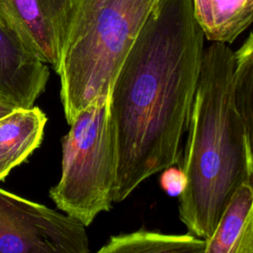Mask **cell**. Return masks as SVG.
Returning <instances> with one entry per match:
<instances>
[{
    "instance_id": "cell-1",
    "label": "cell",
    "mask_w": 253,
    "mask_h": 253,
    "mask_svg": "<svg viewBox=\"0 0 253 253\" xmlns=\"http://www.w3.org/2000/svg\"><path fill=\"white\" fill-rule=\"evenodd\" d=\"M205 35L192 0H157L111 91L118 145L115 203L181 157Z\"/></svg>"
},
{
    "instance_id": "cell-2",
    "label": "cell",
    "mask_w": 253,
    "mask_h": 253,
    "mask_svg": "<svg viewBox=\"0 0 253 253\" xmlns=\"http://www.w3.org/2000/svg\"><path fill=\"white\" fill-rule=\"evenodd\" d=\"M234 51L222 42L205 48L187 128L178 197L181 221L207 239L243 182L253 178V152L233 91Z\"/></svg>"
},
{
    "instance_id": "cell-3",
    "label": "cell",
    "mask_w": 253,
    "mask_h": 253,
    "mask_svg": "<svg viewBox=\"0 0 253 253\" xmlns=\"http://www.w3.org/2000/svg\"><path fill=\"white\" fill-rule=\"evenodd\" d=\"M157 0H106L67 36L56 73L70 124L96 99L111 94L116 77Z\"/></svg>"
},
{
    "instance_id": "cell-4",
    "label": "cell",
    "mask_w": 253,
    "mask_h": 253,
    "mask_svg": "<svg viewBox=\"0 0 253 253\" xmlns=\"http://www.w3.org/2000/svg\"><path fill=\"white\" fill-rule=\"evenodd\" d=\"M111 94L83 109L62 139L61 176L49 191L64 213L85 226L112 209L118 174V145Z\"/></svg>"
},
{
    "instance_id": "cell-5",
    "label": "cell",
    "mask_w": 253,
    "mask_h": 253,
    "mask_svg": "<svg viewBox=\"0 0 253 253\" xmlns=\"http://www.w3.org/2000/svg\"><path fill=\"white\" fill-rule=\"evenodd\" d=\"M89 251L82 222L0 188V253Z\"/></svg>"
},
{
    "instance_id": "cell-6",
    "label": "cell",
    "mask_w": 253,
    "mask_h": 253,
    "mask_svg": "<svg viewBox=\"0 0 253 253\" xmlns=\"http://www.w3.org/2000/svg\"><path fill=\"white\" fill-rule=\"evenodd\" d=\"M77 0H0V14L33 50L58 70Z\"/></svg>"
},
{
    "instance_id": "cell-7",
    "label": "cell",
    "mask_w": 253,
    "mask_h": 253,
    "mask_svg": "<svg viewBox=\"0 0 253 253\" xmlns=\"http://www.w3.org/2000/svg\"><path fill=\"white\" fill-rule=\"evenodd\" d=\"M48 78V65L0 14V101L16 109L31 108Z\"/></svg>"
},
{
    "instance_id": "cell-8",
    "label": "cell",
    "mask_w": 253,
    "mask_h": 253,
    "mask_svg": "<svg viewBox=\"0 0 253 253\" xmlns=\"http://www.w3.org/2000/svg\"><path fill=\"white\" fill-rule=\"evenodd\" d=\"M205 240V253H253V178L235 190Z\"/></svg>"
},
{
    "instance_id": "cell-9",
    "label": "cell",
    "mask_w": 253,
    "mask_h": 253,
    "mask_svg": "<svg viewBox=\"0 0 253 253\" xmlns=\"http://www.w3.org/2000/svg\"><path fill=\"white\" fill-rule=\"evenodd\" d=\"M46 122L35 106L15 109L0 119V181L40 146Z\"/></svg>"
},
{
    "instance_id": "cell-10",
    "label": "cell",
    "mask_w": 253,
    "mask_h": 253,
    "mask_svg": "<svg viewBox=\"0 0 253 253\" xmlns=\"http://www.w3.org/2000/svg\"><path fill=\"white\" fill-rule=\"evenodd\" d=\"M194 16L212 42L231 43L253 22V0H192Z\"/></svg>"
},
{
    "instance_id": "cell-11",
    "label": "cell",
    "mask_w": 253,
    "mask_h": 253,
    "mask_svg": "<svg viewBox=\"0 0 253 253\" xmlns=\"http://www.w3.org/2000/svg\"><path fill=\"white\" fill-rule=\"evenodd\" d=\"M206 240L192 233L167 234L146 229L113 235L99 253H205Z\"/></svg>"
},
{
    "instance_id": "cell-12",
    "label": "cell",
    "mask_w": 253,
    "mask_h": 253,
    "mask_svg": "<svg viewBox=\"0 0 253 253\" xmlns=\"http://www.w3.org/2000/svg\"><path fill=\"white\" fill-rule=\"evenodd\" d=\"M233 91L253 152V32L234 52Z\"/></svg>"
},
{
    "instance_id": "cell-13",
    "label": "cell",
    "mask_w": 253,
    "mask_h": 253,
    "mask_svg": "<svg viewBox=\"0 0 253 253\" xmlns=\"http://www.w3.org/2000/svg\"><path fill=\"white\" fill-rule=\"evenodd\" d=\"M160 186L169 196L179 197L186 185V177L181 168L170 166L161 171Z\"/></svg>"
},
{
    "instance_id": "cell-14",
    "label": "cell",
    "mask_w": 253,
    "mask_h": 253,
    "mask_svg": "<svg viewBox=\"0 0 253 253\" xmlns=\"http://www.w3.org/2000/svg\"><path fill=\"white\" fill-rule=\"evenodd\" d=\"M16 108L4 103L0 101V119L6 117L7 115H9L11 112H13Z\"/></svg>"
}]
</instances>
